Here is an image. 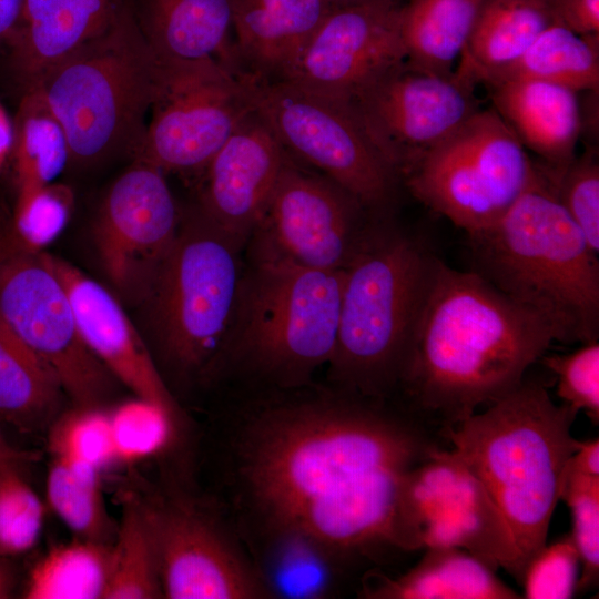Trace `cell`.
Here are the masks:
<instances>
[{
	"instance_id": "cell-31",
	"label": "cell",
	"mask_w": 599,
	"mask_h": 599,
	"mask_svg": "<svg viewBox=\"0 0 599 599\" xmlns=\"http://www.w3.org/2000/svg\"><path fill=\"white\" fill-rule=\"evenodd\" d=\"M18 196L47 184L70 162V149L60 121L39 87L26 91L13 124Z\"/></svg>"
},
{
	"instance_id": "cell-40",
	"label": "cell",
	"mask_w": 599,
	"mask_h": 599,
	"mask_svg": "<svg viewBox=\"0 0 599 599\" xmlns=\"http://www.w3.org/2000/svg\"><path fill=\"white\" fill-rule=\"evenodd\" d=\"M72 206V191L63 184L50 183L19 195L16 229L21 244L31 251L41 252L65 227Z\"/></svg>"
},
{
	"instance_id": "cell-26",
	"label": "cell",
	"mask_w": 599,
	"mask_h": 599,
	"mask_svg": "<svg viewBox=\"0 0 599 599\" xmlns=\"http://www.w3.org/2000/svg\"><path fill=\"white\" fill-rule=\"evenodd\" d=\"M253 562L271 598L322 599L334 596L353 561L319 539L292 528H258Z\"/></svg>"
},
{
	"instance_id": "cell-7",
	"label": "cell",
	"mask_w": 599,
	"mask_h": 599,
	"mask_svg": "<svg viewBox=\"0 0 599 599\" xmlns=\"http://www.w3.org/2000/svg\"><path fill=\"white\" fill-rule=\"evenodd\" d=\"M161 61L125 0L115 21L74 51L38 85L65 132L70 162L134 156L156 94Z\"/></svg>"
},
{
	"instance_id": "cell-42",
	"label": "cell",
	"mask_w": 599,
	"mask_h": 599,
	"mask_svg": "<svg viewBox=\"0 0 599 599\" xmlns=\"http://www.w3.org/2000/svg\"><path fill=\"white\" fill-rule=\"evenodd\" d=\"M580 558L571 536L545 545L528 561L520 585L527 599H569L577 592Z\"/></svg>"
},
{
	"instance_id": "cell-35",
	"label": "cell",
	"mask_w": 599,
	"mask_h": 599,
	"mask_svg": "<svg viewBox=\"0 0 599 599\" xmlns=\"http://www.w3.org/2000/svg\"><path fill=\"white\" fill-rule=\"evenodd\" d=\"M18 461L0 460V556L12 558L30 551L44 521V505L21 477Z\"/></svg>"
},
{
	"instance_id": "cell-43",
	"label": "cell",
	"mask_w": 599,
	"mask_h": 599,
	"mask_svg": "<svg viewBox=\"0 0 599 599\" xmlns=\"http://www.w3.org/2000/svg\"><path fill=\"white\" fill-rule=\"evenodd\" d=\"M552 24L579 35L599 34V0H541Z\"/></svg>"
},
{
	"instance_id": "cell-12",
	"label": "cell",
	"mask_w": 599,
	"mask_h": 599,
	"mask_svg": "<svg viewBox=\"0 0 599 599\" xmlns=\"http://www.w3.org/2000/svg\"><path fill=\"white\" fill-rule=\"evenodd\" d=\"M0 315L53 372L74 407L101 408L115 377L82 339L69 296L42 252L20 243L0 253Z\"/></svg>"
},
{
	"instance_id": "cell-15",
	"label": "cell",
	"mask_w": 599,
	"mask_h": 599,
	"mask_svg": "<svg viewBox=\"0 0 599 599\" xmlns=\"http://www.w3.org/2000/svg\"><path fill=\"white\" fill-rule=\"evenodd\" d=\"M379 221L334 181L287 154L254 234L298 264L343 270Z\"/></svg>"
},
{
	"instance_id": "cell-49",
	"label": "cell",
	"mask_w": 599,
	"mask_h": 599,
	"mask_svg": "<svg viewBox=\"0 0 599 599\" xmlns=\"http://www.w3.org/2000/svg\"><path fill=\"white\" fill-rule=\"evenodd\" d=\"M35 454L32 451H22L13 448L4 438L0 429V459H9L18 463L32 461Z\"/></svg>"
},
{
	"instance_id": "cell-24",
	"label": "cell",
	"mask_w": 599,
	"mask_h": 599,
	"mask_svg": "<svg viewBox=\"0 0 599 599\" xmlns=\"http://www.w3.org/2000/svg\"><path fill=\"white\" fill-rule=\"evenodd\" d=\"M136 24L162 61L215 59L242 67L230 40L232 0H130Z\"/></svg>"
},
{
	"instance_id": "cell-8",
	"label": "cell",
	"mask_w": 599,
	"mask_h": 599,
	"mask_svg": "<svg viewBox=\"0 0 599 599\" xmlns=\"http://www.w3.org/2000/svg\"><path fill=\"white\" fill-rule=\"evenodd\" d=\"M242 245L199 210L181 217L143 302L160 356L181 382L207 379L226 363L244 273Z\"/></svg>"
},
{
	"instance_id": "cell-51",
	"label": "cell",
	"mask_w": 599,
	"mask_h": 599,
	"mask_svg": "<svg viewBox=\"0 0 599 599\" xmlns=\"http://www.w3.org/2000/svg\"><path fill=\"white\" fill-rule=\"evenodd\" d=\"M0 460H2V459H0Z\"/></svg>"
},
{
	"instance_id": "cell-11",
	"label": "cell",
	"mask_w": 599,
	"mask_h": 599,
	"mask_svg": "<svg viewBox=\"0 0 599 599\" xmlns=\"http://www.w3.org/2000/svg\"><path fill=\"white\" fill-rule=\"evenodd\" d=\"M161 61L150 120L133 161L201 173L255 110L251 75L215 59Z\"/></svg>"
},
{
	"instance_id": "cell-20",
	"label": "cell",
	"mask_w": 599,
	"mask_h": 599,
	"mask_svg": "<svg viewBox=\"0 0 599 599\" xmlns=\"http://www.w3.org/2000/svg\"><path fill=\"white\" fill-rule=\"evenodd\" d=\"M42 257L61 281L81 337L92 354L135 397L176 414L145 343L116 298L67 261L47 253Z\"/></svg>"
},
{
	"instance_id": "cell-3",
	"label": "cell",
	"mask_w": 599,
	"mask_h": 599,
	"mask_svg": "<svg viewBox=\"0 0 599 599\" xmlns=\"http://www.w3.org/2000/svg\"><path fill=\"white\" fill-rule=\"evenodd\" d=\"M577 414L556 404L541 382L524 379L486 410L439 430L501 514L519 583L546 545L567 464L580 446L571 435Z\"/></svg>"
},
{
	"instance_id": "cell-38",
	"label": "cell",
	"mask_w": 599,
	"mask_h": 599,
	"mask_svg": "<svg viewBox=\"0 0 599 599\" xmlns=\"http://www.w3.org/2000/svg\"><path fill=\"white\" fill-rule=\"evenodd\" d=\"M560 499L571 512L570 536L581 564L577 591H587L599 579V476L579 473L567 464Z\"/></svg>"
},
{
	"instance_id": "cell-36",
	"label": "cell",
	"mask_w": 599,
	"mask_h": 599,
	"mask_svg": "<svg viewBox=\"0 0 599 599\" xmlns=\"http://www.w3.org/2000/svg\"><path fill=\"white\" fill-rule=\"evenodd\" d=\"M175 416L140 397L109 412L116 460L139 461L164 450L175 432Z\"/></svg>"
},
{
	"instance_id": "cell-21",
	"label": "cell",
	"mask_w": 599,
	"mask_h": 599,
	"mask_svg": "<svg viewBox=\"0 0 599 599\" xmlns=\"http://www.w3.org/2000/svg\"><path fill=\"white\" fill-rule=\"evenodd\" d=\"M493 109L554 185L575 159L579 141L578 92L539 80H509L485 85Z\"/></svg>"
},
{
	"instance_id": "cell-19",
	"label": "cell",
	"mask_w": 599,
	"mask_h": 599,
	"mask_svg": "<svg viewBox=\"0 0 599 599\" xmlns=\"http://www.w3.org/2000/svg\"><path fill=\"white\" fill-rule=\"evenodd\" d=\"M287 154L255 109L201 172L197 210L244 244L264 216Z\"/></svg>"
},
{
	"instance_id": "cell-1",
	"label": "cell",
	"mask_w": 599,
	"mask_h": 599,
	"mask_svg": "<svg viewBox=\"0 0 599 599\" xmlns=\"http://www.w3.org/2000/svg\"><path fill=\"white\" fill-rule=\"evenodd\" d=\"M437 437L408 410L344 392L268 405L233 440L237 496L257 529H297L352 560L409 552L404 485Z\"/></svg>"
},
{
	"instance_id": "cell-29",
	"label": "cell",
	"mask_w": 599,
	"mask_h": 599,
	"mask_svg": "<svg viewBox=\"0 0 599 599\" xmlns=\"http://www.w3.org/2000/svg\"><path fill=\"white\" fill-rule=\"evenodd\" d=\"M61 393L53 372L0 315V419L22 432L41 429L55 416Z\"/></svg>"
},
{
	"instance_id": "cell-32",
	"label": "cell",
	"mask_w": 599,
	"mask_h": 599,
	"mask_svg": "<svg viewBox=\"0 0 599 599\" xmlns=\"http://www.w3.org/2000/svg\"><path fill=\"white\" fill-rule=\"evenodd\" d=\"M111 545L74 538L51 548L32 568L29 599H103Z\"/></svg>"
},
{
	"instance_id": "cell-34",
	"label": "cell",
	"mask_w": 599,
	"mask_h": 599,
	"mask_svg": "<svg viewBox=\"0 0 599 599\" xmlns=\"http://www.w3.org/2000/svg\"><path fill=\"white\" fill-rule=\"evenodd\" d=\"M152 598H163L155 552L140 502L129 498L111 544L103 599Z\"/></svg>"
},
{
	"instance_id": "cell-17",
	"label": "cell",
	"mask_w": 599,
	"mask_h": 599,
	"mask_svg": "<svg viewBox=\"0 0 599 599\" xmlns=\"http://www.w3.org/2000/svg\"><path fill=\"white\" fill-rule=\"evenodd\" d=\"M180 223L160 169L133 161L114 181L99 213L95 243L108 278L124 300L144 302Z\"/></svg>"
},
{
	"instance_id": "cell-2",
	"label": "cell",
	"mask_w": 599,
	"mask_h": 599,
	"mask_svg": "<svg viewBox=\"0 0 599 599\" xmlns=\"http://www.w3.org/2000/svg\"><path fill=\"white\" fill-rule=\"evenodd\" d=\"M554 342L539 316L433 254L399 377L406 410L454 426L518 387Z\"/></svg>"
},
{
	"instance_id": "cell-25",
	"label": "cell",
	"mask_w": 599,
	"mask_h": 599,
	"mask_svg": "<svg viewBox=\"0 0 599 599\" xmlns=\"http://www.w3.org/2000/svg\"><path fill=\"white\" fill-rule=\"evenodd\" d=\"M420 561L392 578L369 571L358 597L367 599H518V592L496 577L495 570L466 550L425 548Z\"/></svg>"
},
{
	"instance_id": "cell-14",
	"label": "cell",
	"mask_w": 599,
	"mask_h": 599,
	"mask_svg": "<svg viewBox=\"0 0 599 599\" xmlns=\"http://www.w3.org/2000/svg\"><path fill=\"white\" fill-rule=\"evenodd\" d=\"M476 85L403 60L358 91L351 104L402 177L479 111Z\"/></svg>"
},
{
	"instance_id": "cell-16",
	"label": "cell",
	"mask_w": 599,
	"mask_h": 599,
	"mask_svg": "<svg viewBox=\"0 0 599 599\" xmlns=\"http://www.w3.org/2000/svg\"><path fill=\"white\" fill-rule=\"evenodd\" d=\"M139 502L163 598H271L253 560L216 519L183 501Z\"/></svg>"
},
{
	"instance_id": "cell-5",
	"label": "cell",
	"mask_w": 599,
	"mask_h": 599,
	"mask_svg": "<svg viewBox=\"0 0 599 599\" xmlns=\"http://www.w3.org/2000/svg\"><path fill=\"white\" fill-rule=\"evenodd\" d=\"M432 256L417 238L383 220L345 267L328 363L341 392L384 400L398 388Z\"/></svg>"
},
{
	"instance_id": "cell-4",
	"label": "cell",
	"mask_w": 599,
	"mask_h": 599,
	"mask_svg": "<svg viewBox=\"0 0 599 599\" xmlns=\"http://www.w3.org/2000/svg\"><path fill=\"white\" fill-rule=\"evenodd\" d=\"M490 227L468 235L474 272L539 316L555 341L599 338V254L542 170Z\"/></svg>"
},
{
	"instance_id": "cell-41",
	"label": "cell",
	"mask_w": 599,
	"mask_h": 599,
	"mask_svg": "<svg viewBox=\"0 0 599 599\" xmlns=\"http://www.w3.org/2000/svg\"><path fill=\"white\" fill-rule=\"evenodd\" d=\"M556 196L577 224L593 252L599 254V162L598 150L576 155L557 182Z\"/></svg>"
},
{
	"instance_id": "cell-45",
	"label": "cell",
	"mask_w": 599,
	"mask_h": 599,
	"mask_svg": "<svg viewBox=\"0 0 599 599\" xmlns=\"http://www.w3.org/2000/svg\"><path fill=\"white\" fill-rule=\"evenodd\" d=\"M568 466L586 475L599 476L598 438L581 441L578 450L569 459Z\"/></svg>"
},
{
	"instance_id": "cell-27",
	"label": "cell",
	"mask_w": 599,
	"mask_h": 599,
	"mask_svg": "<svg viewBox=\"0 0 599 599\" xmlns=\"http://www.w3.org/2000/svg\"><path fill=\"white\" fill-rule=\"evenodd\" d=\"M551 24L541 0H483L455 72L481 84L515 62Z\"/></svg>"
},
{
	"instance_id": "cell-47",
	"label": "cell",
	"mask_w": 599,
	"mask_h": 599,
	"mask_svg": "<svg viewBox=\"0 0 599 599\" xmlns=\"http://www.w3.org/2000/svg\"><path fill=\"white\" fill-rule=\"evenodd\" d=\"M18 577L11 558L0 556V599L13 597Z\"/></svg>"
},
{
	"instance_id": "cell-37",
	"label": "cell",
	"mask_w": 599,
	"mask_h": 599,
	"mask_svg": "<svg viewBox=\"0 0 599 599\" xmlns=\"http://www.w3.org/2000/svg\"><path fill=\"white\" fill-rule=\"evenodd\" d=\"M52 456L89 465L100 473L116 460L109 412L80 408L57 417L49 429Z\"/></svg>"
},
{
	"instance_id": "cell-13",
	"label": "cell",
	"mask_w": 599,
	"mask_h": 599,
	"mask_svg": "<svg viewBox=\"0 0 599 599\" xmlns=\"http://www.w3.org/2000/svg\"><path fill=\"white\" fill-rule=\"evenodd\" d=\"M402 515L413 551L460 548L515 578L510 531L483 484L450 448H434L409 471Z\"/></svg>"
},
{
	"instance_id": "cell-48",
	"label": "cell",
	"mask_w": 599,
	"mask_h": 599,
	"mask_svg": "<svg viewBox=\"0 0 599 599\" xmlns=\"http://www.w3.org/2000/svg\"><path fill=\"white\" fill-rule=\"evenodd\" d=\"M13 143V124L0 104V169L11 152Z\"/></svg>"
},
{
	"instance_id": "cell-46",
	"label": "cell",
	"mask_w": 599,
	"mask_h": 599,
	"mask_svg": "<svg viewBox=\"0 0 599 599\" xmlns=\"http://www.w3.org/2000/svg\"><path fill=\"white\" fill-rule=\"evenodd\" d=\"M24 0H0V42L10 40L23 8Z\"/></svg>"
},
{
	"instance_id": "cell-39",
	"label": "cell",
	"mask_w": 599,
	"mask_h": 599,
	"mask_svg": "<svg viewBox=\"0 0 599 599\" xmlns=\"http://www.w3.org/2000/svg\"><path fill=\"white\" fill-rule=\"evenodd\" d=\"M539 361L556 376V394L562 404L585 412L598 425L599 342L581 344L568 354H545Z\"/></svg>"
},
{
	"instance_id": "cell-9",
	"label": "cell",
	"mask_w": 599,
	"mask_h": 599,
	"mask_svg": "<svg viewBox=\"0 0 599 599\" xmlns=\"http://www.w3.org/2000/svg\"><path fill=\"white\" fill-rule=\"evenodd\" d=\"M251 79L255 109L286 152L347 191L372 216L389 220L403 181L351 102L290 81Z\"/></svg>"
},
{
	"instance_id": "cell-18",
	"label": "cell",
	"mask_w": 599,
	"mask_h": 599,
	"mask_svg": "<svg viewBox=\"0 0 599 599\" xmlns=\"http://www.w3.org/2000/svg\"><path fill=\"white\" fill-rule=\"evenodd\" d=\"M400 0L333 8L313 33L290 81L321 94L352 100L364 87L405 60Z\"/></svg>"
},
{
	"instance_id": "cell-23",
	"label": "cell",
	"mask_w": 599,
	"mask_h": 599,
	"mask_svg": "<svg viewBox=\"0 0 599 599\" xmlns=\"http://www.w3.org/2000/svg\"><path fill=\"white\" fill-rule=\"evenodd\" d=\"M332 9L322 0H232L243 71L267 82L286 80Z\"/></svg>"
},
{
	"instance_id": "cell-6",
	"label": "cell",
	"mask_w": 599,
	"mask_h": 599,
	"mask_svg": "<svg viewBox=\"0 0 599 599\" xmlns=\"http://www.w3.org/2000/svg\"><path fill=\"white\" fill-rule=\"evenodd\" d=\"M243 273L226 363L283 388L309 382L336 345L343 270L298 264L260 240Z\"/></svg>"
},
{
	"instance_id": "cell-30",
	"label": "cell",
	"mask_w": 599,
	"mask_h": 599,
	"mask_svg": "<svg viewBox=\"0 0 599 599\" xmlns=\"http://www.w3.org/2000/svg\"><path fill=\"white\" fill-rule=\"evenodd\" d=\"M525 79L576 92L599 90V34L579 35L551 24L515 62L491 73L481 84Z\"/></svg>"
},
{
	"instance_id": "cell-22",
	"label": "cell",
	"mask_w": 599,
	"mask_h": 599,
	"mask_svg": "<svg viewBox=\"0 0 599 599\" xmlns=\"http://www.w3.org/2000/svg\"><path fill=\"white\" fill-rule=\"evenodd\" d=\"M125 0H24L9 42L24 90L40 84L61 61L103 33Z\"/></svg>"
},
{
	"instance_id": "cell-33",
	"label": "cell",
	"mask_w": 599,
	"mask_h": 599,
	"mask_svg": "<svg viewBox=\"0 0 599 599\" xmlns=\"http://www.w3.org/2000/svg\"><path fill=\"white\" fill-rule=\"evenodd\" d=\"M52 457L45 483L52 510L75 538L111 545L118 526L104 504L100 471L85 464Z\"/></svg>"
},
{
	"instance_id": "cell-50",
	"label": "cell",
	"mask_w": 599,
	"mask_h": 599,
	"mask_svg": "<svg viewBox=\"0 0 599 599\" xmlns=\"http://www.w3.org/2000/svg\"><path fill=\"white\" fill-rule=\"evenodd\" d=\"M326 4H328L331 8H341V7H348V6H356V4H363L368 2H375L379 0H322Z\"/></svg>"
},
{
	"instance_id": "cell-10",
	"label": "cell",
	"mask_w": 599,
	"mask_h": 599,
	"mask_svg": "<svg viewBox=\"0 0 599 599\" xmlns=\"http://www.w3.org/2000/svg\"><path fill=\"white\" fill-rule=\"evenodd\" d=\"M538 173V164L490 108L428 152L403 176V185L473 235L499 221Z\"/></svg>"
},
{
	"instance_id": "cell-44",
	"label": "cell",
	"mask_w": 599,
	"mask_h": 599,
	"mask_svg": "<svg viewBox=\"0 0 599 599\" xmlns=\"http://www.w3.org/2000/svg\"><path fill=\"white\" fill-rule=\"evenodd\" d=\"M579 140L587 149L598 150L599 140V90L578 92Z\"/></svg>"
},
{
	"instance_id": "cell-28",
	"label": "cell",
	"mask_w": 599,
	"mask_h": 599,
	"mask_svg": "<svg viewBox=\"0 0 599 599\" xmlns=\"http://www.w3.org/2000/svg\"><path fill=\"white\" fill-rule=\"evenodd\" d=\"M481 2L410 0L403 4L399 30L406 61L436 74H451Z\"/></svg>"
}]
</instances>
